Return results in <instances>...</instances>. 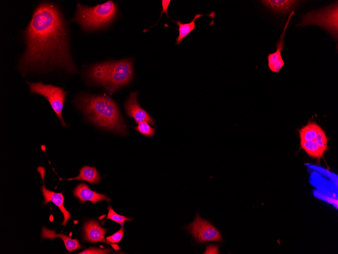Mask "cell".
<instances>
[{
	"instance_id": "obj_13",
	"label": "cell",
	"mask_w": 338,
	"mask_h": 254,
	"mask_svg": "<svg viewBox=\"0 0 338 254\" xmlns=\"http://www.w3.org/2000/svg\"><path fill=\"white\" fill-rule=\"evenodd\" d=\"M260 2L271 12L282 14L291 12L301 2L295 0H263Z\"/></svg>"
},
{
	"instance_id": "obj_20",
	"label": "cell",
	"mask_w": 338,
	"mask_h": 254,
	"mask_svg": "<svg viewBox=\"0 0 338 254\" xmlns=\"http://www.w3.org/2000/svg\"><path fill=\"white\" fill-rule=\"evenodd\" d=\"M138 132L147 136L152 137L155 134V129L151 127L148 123L143 122L138 124L134 127Z\"/></svg>"
},
{
	"instance_id": "obj_6",
	"label": "cell",
	"mask_w": 338,
	"mask_h": 254,
	"mask_svg": "<svg viewBox=\"0 0 338 254\" xmlns=\"http://www.w3.org/2000/svg\"><path fill=\"white\" fill-rule=\"evenodd\" d=\"M31 93H36L44 96L49 102L54 111L59 118L63 127L68 125L64 121L62 112L67 93L63 88L52 85H46L42 82L31 83L26 82Z\"/></svg>"
},
{
	"instance_id": "obj_4",
	"label": "cell",
	"mask_w": 338,
	"mask_h": 254,
	"mask_svg": "<svg viewBox=\"0 0 338 254\" xmlns=\"http://www.w3.org/2000/svg\"><path fill=\"white\" fill-rule=\"evenodd\" d=\"M116 13L117 6L112 1L92 7L77 3L76 13L72 21L86 30H94L108 25Z\"/></svg>"
},
{
	"instance_id": "obj_19",
	"label": "cell",
	"mask_w": 338,
	"mask_h": 254,
	"mask_svg": "<svg viewBox=\"0 0 338 254\" xmlns=\"http://www.w3.org/2000/svg\"><path fill=\"white\" fill-rule=\"evenodd\" d=\"M108 213L107 216H106L105 220H104V221L103 222L102 224L106 220L110 219L113 221L117 223H118L121 226H122L123 223L125 221H131L133 220V219L132 218L127 217L124 215L118 214L114 211V210L113 209L112 207L111 206H108Z\"/></svg>"
},
{
	"instance_id": "obj_18",
	"label": "cell",
	"mask_w": 338,
	"mask_h": 254,
	"mask_svg": "<svg viewBox=\"0 0 338 254\" xmlns=\"http://www.w3.org/2000/svg\"><path fill=\"white\" fill-rule=\"evenodd\" d=\"M321 127L315 122H309L299 129L300 140H314Z\"/></svg>"
},
{
	"instance_id": "obj_8",
	"label": "cell",
	"mask_w": 338,
	"mask_h": 254,
	"mask_svg": "<svg viewBox=\"0 0 338 254\" xmlns=\"http://www.w3.org/2000/svg\"><path fill=\"white\" fill-rule=\"evenodd\" d=\"M37 171L39 173L44 183L41 188V190L44 197V204L45 205L50 202H52L56 205L63 214L64 220L61 224L64 227L65 226L68 220L70 219L71 215L64 206V197L63 193H55L48 190L45 185L44 179L46 172L45 168L39 166L37 167Z\"/></svg>"
},
{
	"instance_id": "obj_10",
	"label": "cell",
	"mask_w": 338,
	"mask_h": 254,
	"mask_svg": "<svg viewBox=\"0 0 338 254\" xmlns=\"http://www.w3.org/2000/svg\"><path fill=\"white\" fill-rule=\"evenodd\" d=\"M294 14V10H293L290 13L286 22L284 26L283 31L275 45L276 50L273 53H270L267 56L268 66L272 72L278 73L284 65V61L281 56V52L283 48L285 47L284 35L288 27V24Z\"/></svg>"
},
{
	"instance_id": "obj_5",
	"label": "cell",
	"mask_w": 338,
	"mask_h": 254,
	"mask_svg": "<svg viewBox=\"0 0 338 254\" xmlns=\"http://www.w3.org/2000/svg\"><path fill=\"white\" fill-rule=\"evenodd\" d=\"M315 25L328 32L336 41L338 38V2L325 8L311 11L303 16L301 22L296 26Z\"/></svg>"
},
{
	"instance_id": "obj_9",
	"label": "cell",
	"mask_w": 338,
	"mask_h": 254,
	"mask_svg": "<svg viewBox=\"0 0 338 254\" xmlns=\"http://www.w3.org/2000/svg\"><path fill=\"white\" fill-rule=\"evenodd\" d=\"M138 92H131L126 101L124 107L126 114L133 118L137 124L146 122L154 125L155 122L151 116L141 107L138 101Z\"/></svg>"
},
{
	"instance_id": "obj_24",
	"label": "cell",
	"mask_w": 338,
	"mask_h": 254,
	"mask_svg": "<svg viewBox=\"0 0 338 254\" xmlns=\"http://www.w3.org/2000/svg\"><path fill=\"white\" fill-rule=\"evenodd\" d=\"M204 253L206 254H217L219 253V247L217 245H208L205 251L204 252Z\"/></svg>"
},
{
	"instance_id": "obj_12",
	"label": "cell",
	"mask_w": 338,
	"mask_h": 254,
	"mask_svg": "<svg viewBox=\"0 0 338 254\" xmlns=\"http://www.w3.org/2000/svg\"><path fill=\"white\" fill-rule=\"evenodd\" d=\"M73 192V195L78 198L79 202L82 203H85L87 201L95 204L99 201L106 200L110 202L111 200L106 195L92 191L85 183L79 184L76 187Z\"/></svg>"
},
{
	"instance_id": "obj_22",
	"label": "cell",
	"mask_w": 338,
	"mask_h": 254,
	"mask_svg": "<svg viewBox=\"0 0 338 254\" xmlns=\"http://www.w3.org/2000/svg\"><path fill=\"white\" fill-rule=\"evenodd\" d=\"M123 233L124 230L122 226H121V229L119 231L106 238L107 242L109 243H119L122 239Z\"/></svg>"
},
{
	"instance_id": "obj_25",
	"label": "cell",
	"mask_w": 338,
	"mask_h": 254,
	"mask_svg": "<svg viewBox=\"0 0 338 254\" xmlns=\"http://www.w3.org/2000/svg\"><path fill=\"white\" fill-rule=\"evenodd\" d=\"M171 1L170 0H163L162 1V12H161V16L162 13H165L166 15V16L169 17V16L167 15V9L168 5L170 3ZM170 18V17H169Z\"/></svg>"
},
{
	"instance_id": "obj_16",
	"label": "cell",
	"mask_w": 338,
	"mask_h": 254,
	"mask_svg": "<svg viewBox=\"0 0 338 254\" xmlns=\"http://www.w3.org/2000/svg\"><path fill=\"white\" fill-rule=\"evenodd\" d=\"M300 147L310 157L317 160H319L323 157L325 151L314 140H300Z\"/></svg>"
},
{
	"instance_id": "obj_11",
	"label": "cell",
	"mask_w": 338,
	"mask_h": 254,
	"mask_svg": "<svg viewBox=\"0 0 338 254\" xmlns=\"http://www.w3.org/2000/svg\"><path fill=\"white\" fill-rule=\"evenodd\" d=\"M83 240L95 243L98 242H107L105 235L108 229L102 228L95 220L86 222L83 227Z\"/></svg>"
},
{
	"instance_id": "obj_3",
	"label": "cell",
	"mask_w": 338,
	"mask_h": 254,
	"mask_svg": "<svg viewBox=\"0 0 338 254\" xmlns=\"http://www.w3.org/2000/svg\"><path fill=\"white\" fill-rule=\"evenodd\" d=\"M88 76L92 81L112 94L132 80L133 63L127 59L96 64L90 68Z\"/></svg>"
},
{
	"instance_id": "obj_17",
	"label": "cell",
	"mask_w": 338,
	"mask_h": 254,
	"mask_svg": "<svg viewBox=\"0 0 338 254\" xmlns=\"http://www.w3.org/2000/svg\"><path fill=\"white\" fill-rule=\"evenodd\" d=\"M204 15L205 14H196L193 20L188 23H182L180 21H176V24L179 26V35L176 39V45L180 44L185 37L187 36L192 30L195 29V20Z\"/></svg>"
},
{
	"instance_id": "obj_14",
	"label": "cell",
	"mask_w": 338,
	"mask_h": 254,
	"mask_svg": "<svg viewBox=\"0 0 338 254\" xmlns=\"http://www.w3.org/2000/svg\"><path fill=\"white\" fill-rule=\"evenodd\" d=\"M41 236L43 239H49L51 240L56 238H60L62 239L67 250L71 252L74 250L81 248L82 247L79 243L77 239H71L67 235L63 234H57L54 230H50L43 227L41 230Z\"/></svg>"
},
{
	"instance_id": "obj_21",
	"label": "cell",
	"mask_w": 338,
	"mask_h": 254,
	"mask_svg": "<svg viewBox=\"0 0 338 254\" xmlns=\"http://www.w3.org/2000/svg\"><path fill=\"white\" fill-rule=\"evenodd\" d=\"M320 147L326 151L328 149V138L322 128L317 133L314 140Z\"/></svg>"
},
{
	"instance_id": "obj_15",
	"label": "cell",
	"mask_w": 338,
	"mask_h": 254,
	"mask_svg": "<svg viewBox=\"0 0 338 254\" xmlns=\"http://www.w3.org/2000/svg\"><path fill=\"white\" fill-rule=\"evenodd\" d=\"M60 180H80L86 181L91 184H98L101 180V177L96 167L85 166L79 170V174L75 177L64 179L60 178Z\"/></svg>"
},
{
	"instance_id": "obj_23",
	"label": "cell",
	"mask_w": 338,
	"mask_h": 254,
	"mask_svg": "<svg viewBox=\"0 0 338 254\" xmlns=\"http://www.w3.org/2000/svg\"><path fill=\"white\" fill-rule=\"evenodd\" d=\"M111 252V250L108 248L105 249H99L96 248H91L89 249H86L83 251L77 253L79 254H91V253H97V254H104V253H109Z\"/></svg>"
},
{
	"instance_id": "obj_2",
	"label": "cell",
	"mask_w": 338,
	"mask_h": 254,
	"mask_svg": "<svg viewBox=\"0 0 338 254\" xmlns=\"http://www.w3.org/2000/svg\"><path fill=\"white\" fill-rule=\"evenodd\" d=\"M75 103L85 117L95 125L119 134H128L118 108L110 97L80 94L76 97Z\"/></svg>"
},
{
	"instance_id": "obj_1",
	"label": "cell",
	"mask_w": 338,
	"mask_h": 254,
	"mask_svg": "<svg viewBox=\"0 0 338 254\" xmlns=\"http://www.w3.org/2000/svg\"><path fill=\"white\" fill-rule=\"evenodd\" d=\"M25 36L26 48L20 65L23 75L30 70L55 66L77 72L69 53L65 23L56 6L47 3L38 6Z\"/></svg>"
},
{
	"instance_id": "obj_7",
	"label": "cell",
	"mask_w": 338,
	"mask_h": 254,
	"mask_svg": "<svg viewBox=\"0 0 338 254\" xmlns=\"http://www.w3.org/2000/svg\"><path fill=\"white\" fill-rule=\"evenodd\" d=\"M186 229L198 243L223 241L219 230L208 221L201 218L198 213L194 220L187 226Z\"/></svg>"
}]
</instances>
